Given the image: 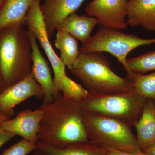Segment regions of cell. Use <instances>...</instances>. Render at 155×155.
Returning <instances> with one entry per match:
<instances>
[{"label":"cell","mask_w":155,"mask_h":155,"mask_svg":"<svg viewBox=\"0 0 155 155\" xmlns=\"http://www.w3.org/2000/svg\"><path fill=\"white\" fill-rule=\"evenodd\" d=\"M38 108L42 111L43 117L38 142L62 148L90 141L82 121L83 110L77 102L61 94L52 102H43Z\"/></svg>","instance_id":"1"},{"label":"cell","mask_w":155,"mask_h":155,"mask_svg":"<svg viewBox=\"0 0 155 155\" xmlns=\"http://www.w3.org/2000/svg\"><path fill=\"white\" fill-rule=\"evenodd\" d=\"M24 25L17 23L0 29V71L5 89L31 73L32 45Z\"/></svg>","instance_id":"2"},{"label":"cell","mask_w":155,"mask_h":155,"mask_svg":"<svg viewBox=\"0 0 155 155\" xmlns=\"http://www.w3.org/2000/svg\"><path fill=\"white\" fill-rule=\"evenodd\" d=\"M92 94H108L133 89L132 82L113 71L109 61L100 52H79L69 69Z\"/></svg>","instance_id":"3"},{"label":"cell","mask_w":155,"mask_h":155,"mask_svg":"<svg viewBox=\"0 0 155 155\" xmlns=\"http://www.w3.org/2000/svg\"><path fill=\"white\" fill-rule=\"evenodd\" d=\"M41 0H34L28 9L24 24L38 41L52 67L54 82L57 91L68 99L78 102L88 94L82 85L67 76L65 64L58 57L50 43L41 11Z\"/></svg>","instance_id":"4"},{"label":"cell","mask_w":155,"mask_h":155,"mask_svg":"<svg viewBox=\"0 0 155 155\" xmlns=\"http://www.w3.org/2000/svg\"><path fill=\"white\" fill-rule=\"evenodd\" d=\"M82 121L87 137L93 143L126 153L141 151L131 127L124 122L84 111Z\"/></svg>","instance_id":"5"},{"label":"cell","mask_w":155,"mask_h":155,"mask_svg":"<svg viewBox=\"0 0 155 155\" xmlns=\"http://www.w3.org/2000/svg\"><path fill=\"white\" fill-rule=\"evenodd\" d=\"M146 100L134 90L88 94L77 102L82 110L116 119L130 127L140 118Z\"/></svg>","instance_id":"6"},{"label":"cell","mask_w":155,"mask_h":155,"mask_svg":"<svg viewBox=\"0 0 155 155\" xmlns=\"http://www.w3.org/2000/svg\"><path fill=\"white\" fill-rule=\"evenodd\" d=\"M153 44H155V38H141L119 29L102 27L82 45L80 51L109 53L118 60L128 75H130L134 72L127 63L129 53L139 47Z\"/></svg>","instance_id":"7"},{"label":"cell","mask_w":155,"mask_h":155,"mask_svg":"<svg viewBox=\"0 0 155 155\" xmlns=\"http://www.w3.org/2000/svg\"><path fill=\"white\" fill-rule=\"evenodd\" d=\"M127 5L128 0H92L87 4L85 11L102 27L121 30L128 25Z\"/></svg>","instance_id":"8"},{"label":"cell","mask_w":155,"mask_h":155,"mask_svg":"<svg viewBox=\"0 0 155 155\" xmlns=\"http://www.w3.org/2000/svg\"><path fill=\"white\" fill-rule=\"evenodd\" d=\"M44 96L43 90L31 73L24 79L5 89L0 94V111L11 118L17 105L31 97L41 99Z\"/></svg>","instance_id":"9"},{"label":"cell","mask_w":155,"mask_h":155,"mask_svg":"<svg viewBox=\"0 0 155 155\" xmlns=\"http://www.w3.org/2000/svg\"><path fill=\"white\" fill-rule=\"evenodd\" d=\"M87 0H43L40 9L48 38H52L61 22L75 13Z\"/></svg>","instance_id":"10"},{"label":"cell","mask_w":155,"mask_h":155,"mask_svg":"<svg viewBox=\"0 0 155 155\" xmlns=\"http://www.w3.org/2000/svg\"><path fill=\"white\" fill-rule=\"evenodd\" d=\"M42 117V111L39 108L34 111L27 109L19 112L14 119L3 122L1 127L15 136L37 144Z\"/></svg>","instance_id":"11"},{"label":"cell","mask_w":155,"mask_h":155,"mask_svg":"<svg viewBox=\"0 0 155 155\" xmlns=\"http://www.w3.org/2000/svg\"><path fill=\"white\" fill-rule=\"evenodd\" d=\"M28 32L32 45L31 74L43 90L44 102H52L62 94L56 89L49 66L40 51L36 38L33 35Z\"/></svg>","instance_id":"12"},{"label":"cell","mask_w":155,"mask_h":155,"mask_svg":"<svg viewBox=\"0 0 155 155\" xmlns=\"http://www.w3.org/2000/svg\"><path fill=\"white\" fill-rule=\"evenodd\" d=\"M127 22L132 27L155 31V0H128Z\"/></svg>","instance_id":"13"},{"label":"cell","mask_w":155,"mask_h":155,"mask_svg":"<svg viewBox=\"0 0 155 155\" xmlns=\"http://www.w3.org/2000/svg\"><path fill=\"white\" fill-rule=\"evenodd\" d=\"M140 148L143 151L155 142V105L147 99L140 118L134 125Z\"/></svg>","instance_id":"14"},{"label":"cell","mask_w":155,"mask_h":155,"mask_svg":"<svg viewBox=\"0 0 155 155\" xmlns=\"http://www.w3.org/2000/svg\"><path fill=\"white\" fill-rule=\"evenodd\" d=\"M34 152L37 155H110L105 149L91 141L62 148L54 147L38 142Z\"/></svg>","instance_id":"15"},{"label":"cell","mask_w":155,"mask_h":155,"mask_svg":"<svg viewBox=\"0 0 155 155\" xmlns=\"http://www.w3.org/2000/svg\"><path fill=\"white\" fill-rule=\"evenodd\" d=\"M97 24V22L94 17L85 15L80 16L75 12L64 19L58 28L68 32L83 45L91 36L92 31Z\"/></svg>","instance_id":"16"},{"label":"cell","mask_w":155,"mask_h":155,"mask_svg":"<svg viewBox=\"0 0 155 155\" xmlns=\"http://www.w3.org/2000/svg\"><path fill=\"white\" fill-rule=\"evenodd\" d=\"M34 0H5L0 9V29L25 22V16Z\"/></svg>","instance_id":"17"},{"label":"cell","mask_w":155,"mask_h":155,"mask_svg":"<svg viewBox=\"0 0 155 155\" xmlns=\"http://www.w3.org/2000/svg\"><path fill=\"white\" fill-rule=\"evenodd\" d=\"M54 40L55 47L61 53L60 59L69 69L79 54L78 43L75 38L65 31L57 29Z\"/></svg>","instance_id":"18"},{"label":"cell","mask_w":155,"mask_h":155,"mask_svg":"<svg viewBox=\"0 0 155 155\" xmlns=\"http://www.w3.org/2000/svg\"><path fill=\"white\" fill-rule=\"evenodd\" d=\"M127 78L132 82L133 88L145 100L155 101V72L148 75L133 72Z\"/></svg>","instance_id":"19"},{"label":"cell","mask_w":155,"mask_h":155,"mask_svg":"<svg viewBox=\"0 0 155 155\" xmlns=\"http://www.w3.org/2000/svg\"><path fill=\"white\" fill-rule=\"evenodd\" d=\"M127 63L130 70L135 73L143 74L155 71V51L127 59Z\"/></svg>","instance_id":"20"},{"label":"cell","mask_w":155,"mask_h":155,"mask_svg":"<svg viewBox=\"0 0 155 155\" xmlns=\"http://www.w3.org/2000/svg\"><path fill=\"white\" fill-rule=\"evenodd\" d=\"M37 144L22 138L21 140L4 151L2 155H27L35 151Z\"/></svg>","instance_id":"21"},{"label":"cell","mask_w":155,"mask_h":155,"mask_svg":"<svg viewBox=\"0 0 155 155\" xmlns=\"http://www.w3.org/2000/svg\"><path fill=\"white\" fill-rule=\"evenodd\" d=\"M14 134L7 131L0 126V147L14 138Z\"/></svg>","instance_id":"22"},{"label":"cell","mask_w":155,"mask_h":155,"mask_svg":"<svg viewBox=\"0 0 155 155\" xmlns=\"http://www.w3.org/2000/svg\"><path fill=\"white\" fill-rule=\"evenodd\" d=\"M105 149L110 155H147L143 151L135 153H126L122 151L119 150L112 148H104Z\"/></svg>","instance_id":"23"},{"label":"cell","mask_w":155,"mask_h":155,"mask_svg":"<svg viewBox=\"0 0 155 155\" xmlns=\"http://www.w3.org/2000/svg\"><path fill=\"white\" fill-rule=\"evenodd\" d=\"M147 155H155V142L143 151Z\"/></svg>","instance_id":"24"},{"label":"cell","mask_w":155,"mask_h":155,"mask_svg":"<svg viewBox=\"0 0 155 155\" xmlns=\"http://www.w3.org/2000/svg\"><path fill=\"white\" fill-rule=\"evenodd\" d=\"M11 119V117L3 114L0 111V126H2L3 122Z\"/></svg>","instance_id":"25"},{"label":"cell","mask_w":155,"mask_h":155,"mask_svg":"<svg viewBox=\"0 0 155 155\" xmlns=\"http://www.w3.org/2000/svg\"><path fill=\"white\" fill-rule=\"evenodd\" d=\"M5 86H4V80L1 71H0V94L5 89Z\"/></svg>","instance_id":"26"},{"label":"cell","mask_w":155,"mask_h":155,"mask_svg":"<svg viewBox=\"0 0 155 155\" xmlns=\"http://www.w3.org/2000/svg\"><path fill=\"white\" fill-rule=\"evenodd\" d=\"M4 1H5V0H0V9H1V7H2V5Z\"/></svg>","instance_id":"27"},{"label":"cell","mask_w":155,"mask_h":155,"mask_svg":"<svg viewBox=\"0 0 155 155\" xmlns=\"http://www.w3.org/2000/svg\"><path fill=\"white\" fill-rule=\"evenodd\" d=\"M32 155H37L36 154V153H35L34 152V153H33V154H32Z\"/></svg>","instance_id":"28"},{"label":"cell","mask_w":155,"mask_h":155,"mask_svg":"<svg viewBox=\"0 0 155 155\" xmlns=\"http://www.w3.org/2000/svg\"><path fill=\"white\" fill-rule=\"evenodd\" d=\"M154 103H155V101H154Z\"/></svg>","instance_id":"29"}]
</instances>
